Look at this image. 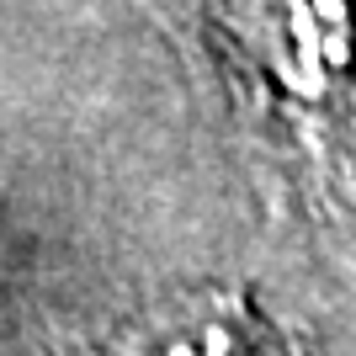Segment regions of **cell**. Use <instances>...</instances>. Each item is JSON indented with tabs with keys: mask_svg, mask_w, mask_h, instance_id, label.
<instances>
[{
	"mask_svg": "<svg viewBox=\"0 0 356 356\" xmlns=\"http://www.w3.org/2000/svg\"><path fill=\"white\" fill-rule=\"evenodd\" d=\"M70 356H293L282 330L261 319L245 293H186L118 319Z\"/></svg>",
	"mask_w": 356,
	"mask_h": 356,
	"instance_id": "obj_2",
	"label": "cell"
},
{
	"mask_svg": "<svg viewBox=\"0 0 356 356\" xmlns=\"http://www.w3.org/2000/svg\"><path fill=\"white\" fill-rule=\"evenodd\" d=\"M208 16L239 106L330 170L356 96V0H208Z\"/></svg>",
	"mask_w": 356,
	"mask_h": 356,
	"instance_id": "obj_1",
	"label": "cell"
}]
</instances>
